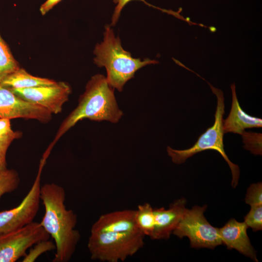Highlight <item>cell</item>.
Segmentation results:
<instances>
[{
  "label": "cell",
  "instance_id": "cell-1",
  "mask_svg": "<svg viewBox=\"0 0 262 262\" xmlns=\"http://www.w3.org/2000/svg\"><path fill=\"white\" fill-rule=\"evenodd\" d=\"M40 198L45 213L40 224L53 238L56 246L52 262H69L81 238L75 229L77 214L66 209V191L57 184L47 183L41 186Z\"/></svg>",
  "mask_w": 262,
  "mask_h": 262
},
{
  "label": "cell",
  "instance_id": "cell-2",
  "mask_svg": "<svg viewBox=\"0 0 262 262\" xmlns=\"http://www.w3.org/2000/svg\"><path fill=\"white\" fill-rule=\"evenodd\" d=\"M78 101L77 106L61 123L53 141L46 149L47 152L49 153L58 140L81 120L88 119L117 123L123 115L117 105L114 88L102 74H97L91 77Z\"/></svg>",
  "mask_w": 262,
  "mask_h": 262
},
{
  "label": "cell",
  "instance_id": "cell-3",
  "mask_svg": "<svg viewBox=\"0 0 262 262\" xmlns=\"http://www.w3.org/2000/svg\"><path fill=\"white\" fill-rule=\"evenodd\" d=\"M105 29L103 41L95 48L94 62L98 67L106 68L108 83L121 92L125 83L134 77L137 70L159 62L148 58L142 61L140 58H133L122 47L119 38L115 36L110 26L106 25Z\"/></svg>",
  "mask_w": 262,
  "mask_h": 262
},
{
  "label": "cell",
  "instance_id": "cell-4",
  "mask_svg": "<svg viewBox=\"0 0 262 262\" xmlns=\"http://www.w3.org/2000/svg\"><path fill=\"white\" fill-rule=\"evenodd\" d=\"M208 83L217 98L213 124L199 136L197 141L192 147L183 150H177L168 146L166 148L167 152L174 163L181 164L197 153L206 150L216 151L228 163L232 173L231 185L233 188H235L238 183L240 169L237 165L229 160L224 150L223 121L225 113V99L222 90Z\"/></svg>",
  "mask_w": 262,
  "mask_h": 262
},
{
  "label": "cell",
  "instance_id": "cell-5",
  "mask_svg": "<svg viewBox=\"0 0 262 262\" xmlns=\"http://www.w3.org/2000/svg\"><path fill=\"white\" fill-rule=\"evenodd\" d=\"M145 235L140 230L118 233H91L87 246L92 260L123 262L144 245Z\"/></svg>",
  "mask_w": 262,
  "mask_h": 262
},
{
  "label": "cell",
  "instance_id": "cell-6",
  "mask_svg": "<svg viewBox=\"0 0 262 262\" xmlns=\"http://www.w3.org/2000/svg\"><path fill=\"white\" fill-rule=\"evenodd\" d=\"M206 209V205L185 209L172 233L180 238L187 237L192 248L213 249L222 245L218 228L212 226L204 216Z\"/></svg>",
  "mask_w": 262,
  "mask_h": 262
},
{
  "label": "cell",
  "instance_id": "cell-7",
  "mask_svg": "<svg viewBox=\"0 0 262 262\" xmlns=\"http://www.w3.org/2000/svg\"><path fill=\"white\" fill-rule=\"evenodd\" d=\"M47 159V157H42L33 183L19 204L0 212V234L21 228L33 222L39 209L41 175Z\"/></svg>",
  "mask_w": 262,
  "mask_h": 262
},
{
  "label": "cell",
  "instance_id": "cell-8",
  "mask_svg": "<svg viewBox=\"0 0 262 262\" xmlns=\"http://www.w3.org/2000/svg\"><path fill=\"white\" fill-rule=\"evenodd\" d=\"M49 234L40 223L33 222L21 228L0 234V262H15L27 254L37 243L49 240Z\"/></svg>",
  "mask_w": 262,
  "mask_h": 262
},
{
  "label": "cell",
  "instance_id": "cell-9",
  "mask_svg": "<svg viewBox=\"0 0 262 262\" xmlns=\"http://www.w3.org/2000/svg\"><path fill=\"white\" fill-rule=\"evenodd\" d=\"M21 99L40 106L52 114L62 111L64 104L71 93L69 85L63 82L25 89L10 90Z\"/></svg>",
  "mask_w": 262,
  "mask_h": 262
},
{
  "label": "cell",
  "instance_id": "cell-10",
  "mask_svg": "<svg viewBox=\"0 0 262 262\" xmlns=\"http://www.w3.org/2000/svg\"><path fill=\"white\" fill-rule=\"evenodd\" d=\"M52 114L40 106L25 101L0 84V118L34 119L49 122Z\"/></svg>",
  "mask_w": 262,
  "mask_h": 262
},
{
  "label": "cell",
  "instance_id": "cell-11",
  "mask_svg": "<svg viewBox=\"0 0 262 262\" xmlns=\"http://www.w3.org/2000/svg\"><path fill=\"white\" fill-rule=\"evenodd\" d=\"M186 200L182 197L171 203L168 209L162 207L154 209L155 227L151 238L167 239L180 221L184 211Z\"/></svg>",
  "mask_w": 262,
  "mask_h": 262
},
{
  "label": "cell",
  "instance_id": "cell-12",
  "mask_svg": "<svg viewBox=\"0 0 262 262\" xmlns=\"http://www.w3.org/2000/svg\"><path fill=\"white\" fill-rule=\"evenodd\" d=\"M247 228L244 222H240L232 218L218 230L222 243L226 245L228 249H235L258 262L255 251L247 234Z\"/></svg>",
  "mask_w": 262,
  "mask_h": 262
},
{
  "label": "cell",
  "instance_id": "cell-13",
  "mask_svg": "<svg viewBox=\"0 0 262 262\" xmlns=\"http://www.w3.org/2000/svg\"><path fill=\"white\" fill-rule=\"evenodd\" d=\"M135 212V210H124L103 214L93 224L90 232L118 233L140 230L136 222Z\"/></svg>",
  "mask_w": 262,
  "mask_h": 262
},
{
  "label": "cell",
  "instance_id": "cell-14",
  "mask_svg": "<svg viewBox=\"0 0 262 262\" xmlns=\"http://www.w3.org/2000/svg\"><path fill=\"white\" fill-rule=\"evenodd\" d=\"M231 89L232 103L230 111L228 116L223 121L224 133L232 132L241 135L246 129L262 128L261 118L247 114L241 108L238 100L234 83L231 85Z\"/></svg>",
  "mask_w": 262,
  "mask_h": 262
},
{
  "label": "cell",
  "instance_id": "cell-15",
  "mask_svg": "<svg viewBox=\"0 0 262 262\" xmlns=\"http://www.w3.org/2000/svg\"><path fill=\"white\" fill-rule=\"evenodd\" d=\"M56 82L47 78L33 76L24 69L19 68L16 71L6 76L0 82V84L11 90L51 85Z\"/></svg>",
  "mask_w": 262,
  "mask_h": 262
},
{
  "label": "cell",
  "instance_id": "cell-16",
  "mask_svg": "<svg viewBox=\"0 0 262 262\" xmlns=\"http://www.w3.org/2000/svg\"><path fill=\"white\" fill-rule=\"evenodd\" d=\"M135 220L139 230L146 236L152 235L155 227L154 209L148 203L139 205L135 210Z\"/></svg>",
  "mask_w": 262,
  "mask_h": 262
},
{
  "label": "cell",
  "instance_id": "cell-17",
  "mask_svg": "<svg viewBox=\"0 0 262 262\" xmlns=\"http://www.w3.org/2000/svg\"><path fill=\"white\" fill-rule=\"evenodd\" d=\"M19 68L18 63L0 33V82Z\"/></svg>",
  "mask_w": 262,
  "mask_h": 262
},
{
  "label": "cell",
  "instance_id": "cell-18",
  "mask_svg": "<svg viewBox=\"0 0 262 262\" xmlns=\"http://www.w3.org/2000/svg\"><path fill=\"white\" fill-rule=\"evenodd\" d=\"M20 181L17 171L14 169L7 168L0 171V199L5 194L15 191Z\"/></svg>",
  "mask_w": 262,
  "mask_h": 262
},
{
  "label": "cell",
  "instance_id": "cell-19",
  "mask_svg": "<svg viewBox=\"0 0 262 262\" xmlns=\"http://www.w3.org/2000/svg\"><path fill=\"white\" fill-rule=\"evenodd\" d=\"M22 135L19 131L12 129L10 119L0 118V147L7 152L12 142Z\"/></svg>",
  "mask_w": 262,
  "mask_h": 262
},
{
  "label": "cell",
  "instance_id": "cell-20",
  "mask_svg": "<svg viewBox=\"0 0 262 262\" xmlns=\"http://www.w3.org/2000/svg\"><path fill=\"white\" fill-rule=\"evenodd\" d=\"M243 147L255 155L262 154V134L261 133L244 131L241 134Z\"/></svg>",
  "mask_w": 262,
  "mask_h": 262
},
{
  "label": "cell",
  "instance_id": "cell-21",
  "mask_svg": "<svg viewBox=\"0 0 262 262\" xmlns=\"http://www.w3.org/2000/svg\"><path fill=\"white\" fill-rule=\"evenodd\" d=\"M31 247L22 262H34L42 254L56 248L54 242L49 240L39 242Z\"/></svg>",
  "mask_w": 262,
  "mask_h": 262
},
{
  "label": "cell",
  "instance_id": "cell-22",
  "mask_svg": "<svg viewBox=\"0 0 262 262\" xmlns=\"http://www.w3.org/2000/svg\"><path fill=\"white\" fill-rule=\"evenodd\" d=\"M244 222L254 231L262 229V205L251 206L249 213L244 218Z\"/></svg>",
  "mask_w": 262,
  "mask_h": 262
},
{
  "label": "cell",
  "instance_id": "cell-23",
  "mask_svg": "<svg viewBox=\"0 0 262 262\" xmlns=\"http://www.w3.org/2000/svg\"><path fill=\"white\" fill-rule=\"evenodd\" d=\"M245 202L250 206L262 205V183H253L247 189Z\"/></svg>",
  "mask_w": 262,
  "mask_h": 262
},
{
  "label": "cell",
  "instance_id": "cell-24",
  "mask_svg": "<svg viewBox=\"0 0 262 262\" xmlns=\"http://www.w3.org/2000/svg\"><path fill=\"white\" fill-rule=\"evenodd\" d=\"M132 0H113L114 2L116 4V6L115 7V11L112 16V23H111L112 26H115L120 16V13L122 9L124 7V6L127 3H128L129 2ZM139 0L144 2L146 4L148 5L149 6H151L153 8L159 9L162 11V12L167 13L169 14H171L172 13V10H167L165 9H163L159 8L157 7L154 6L147 2L145 0Z\"/></svg>",
  "mask_w": 262,
  "mask_h": 262
},
{
  "label": "cell",
  "instance_id": "cell-25",
  "mask_svg": "<svg viewBox=\"0 0 262 262\" xmlns=\"http://www.w3.org/2000/svg\"><path fill=\"white\" fill-rule=\"evenodd\" d=\"M62 0H47L42 4L40 8V11L42 15H45L51 10L55 5Z\"/></svg>",
  "mask_w": 262,
  "mask_h": 262
},
{
  "label": "cell",
  "instance_id": "cell-26",
  "mask_svg": "<svg viewBox=\"0 0 262 262\" xmlns=\"http://www.w3.org/2000/svg\"><path fill=\"white\" fill-rule=\"evenodd\" d=\"M6 154L7 152L5 151L0 147V171H2L7 169Z\"/></svg>",
  "mask_w": 262,
  "mask_h": 262
}]
</instances>
